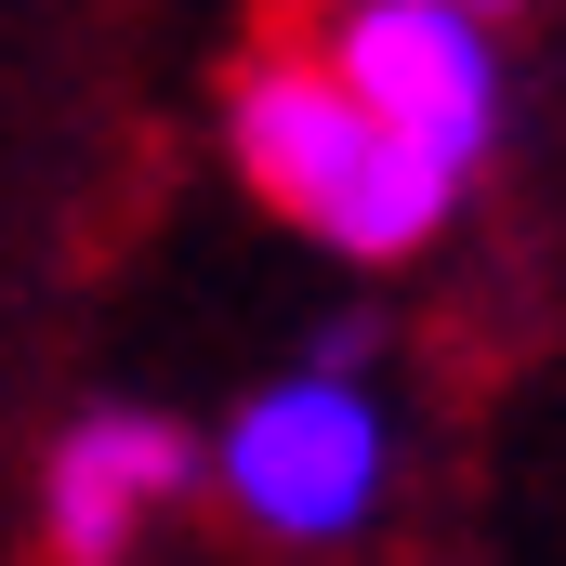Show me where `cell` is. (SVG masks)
Returning a JSON list of instances; mask_svg holds the SVG:
<instances>
[{
  "instance_id": "6da1fadb",
  "label": "cell",
  "mask_w": 566,
  "mask_h": 566,
  "mask_svg": "<svg viewBox=\"0 0 566 566\" xmlns=\"http://www.w3.org/2000/svg\"><path fill=\"white\" fill-rule=\"evenodd\" d=\"M211 133H224V171L277 211L290 238H316L329 264H422L434 238L461 224V198L474 185H448L422 145H396L343 80H329V53L277 27V40H251L238 66H224V106H211Z\"/></svg>"
},
{
  "instance_id": "7a4b0ae2",
  "label": "cell",
  "mask_w": 566,
  "mask_h": 566,
  "mask_svg": "<svg viewBox=\"0 0 566 566\" xmlns=\"http://www.w3.org/2000/svg\"><path fill=\"white\" fill-rule=\"evenodd\" d=\"M396 396L369 369V329H316L290 369L238 382V409L211 422V501L264 541V554H356L396 501Z\"/></svg>"
},
{
  "instance_id": "3957f363",
  "label": "cell",
  "mask_w": 566,
  "mask_h": 566,
  "mask_svg": "<svg viewBox=\"0 0 566 566\" xmlns=\"http://www.w3.org/2000/svg\"><path fill=\"white\" fill-rule=\"evenodd\" d=\"M303 40L329 53V80L422 145L448 185H474L514 133V66H501V13L488 0H316Z\"/></svg>"
},
{
  "instance_id": "277c9868",
  "label": "cell",
  "mask_w": 566,
  "mask_h": 566,
  "mask_svg": "<svg viewBox=\"0 0 566 566\" xmlns=\"http://www.w3.org/2000/svg\"><path fill=\"white\" fill-rule=\"evenodd\" d=\"M211 488V434L171 409H80L40 448V566H133L185 501Z\"/></svg>"
},
{
  "instance_id": "5b68a950",
  "label": "cell",
  "mask_w": 566,
  "mask_h": 566,
  "mask_svg": "<svg viewBox=\"0 0 566 566\" xmlns=\"http://www.w3.org/2000/svg\"><path fill=\"white\" fill-rule=\"evenodd\" d=\"M488 13H514V0H488Z\"/></svg>"
}]
</instances>
